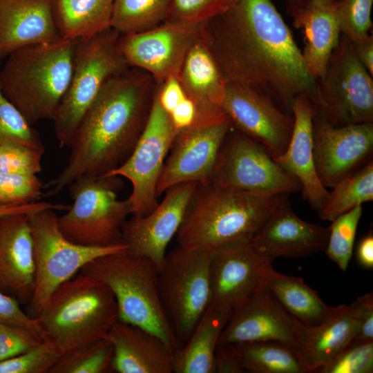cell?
I'll list each match as a JSON object with an SVG mask.
<instances>
[{"mask_svg": "<svg viewBox=\"0 0 373 373\" xmlns=\"http://www.w3.org/2000/svg\"><path fill=\"white\" fill-rule=\"evenodd\" d=\"M329 192L323 209V220L332 221L358 205L373 199V163L365 165L338 182Z\"/></svg>", "mask_w": 373, "mask_h": 373, "instance_id": "33", "label": "cell"}, {"mask_svg": "<svg viewBox=\"0 0 373 373\" xmlns=\"http://www.w3.org/2000/svg\"><path fill=\"white\" fill-rule=\"evenodd\" d=\"M330 1L334 0H286L287 12L294 18L315 4Z\"/></svg>", "mask_w": 373, "mask_h": 373, "instance_id": "52", "label": "cell"}, {"mask_svg": "<svg viewBox=\"0 0 373 373\" xmlns=\"http://www.w3.org/2000/svg\"><path fill=\"white\" fill-rule=\"evenodd\" d=\"M157 94L162 108L171 113L186 97L178 77H170L157 84Z\"/></svg>", "mask_w": 373, "mask_h": 373, "instance_id": "47", "label": "cell"}, {"mask_svg": "<svg viewBox=\"0 0 373 373\" xmlns=\"http://www.w3.org/2000/svg\"><path fill=\"white\" fill-rule=\"evenodd\" d=\"M77 40L30 46L6 57L1 90L31 125L54 119L70 82Z\"/></svg>", "mask_w": 373, "mask_h": 373, "instance_id": "5", "label": "cell"}, {"mask_svg": "<svg viewBox=\"0 0 373 373\" xmlns=\"http://www.w3.org/2000/svg\"><path fill=\"white\" fill-rule=\"evenodd\" d=\"M55 211L46 209L28 215L33 240L35 285L28 314L33 318L52 292L85 265L99 256L126 250L124 244L88 247L71 242L61 231Z\"/></svg>", "mask_w": 373, "mask_h": 373, "instance_id": "9", "label": "cell"}, {"mask_svg": "<svg viewBox=\"0 0 373 373\" xmlns=\"http://www.w3.org/2000/svg\"><path fill=\"white\" fill-rule=\"evenodd\" d=\"M352 305L357 310V326L352 341H373V293L357 298Z\"/></svg>", "mask_w": 373, "mask_h": 373, "instance_id": "46", "label": "cell"}, {"mask_svg": "<svg viewBox=\"0 0 373 373\" xmlns=\"http://www.w3.org/2000/svg\"><path fill=\"white\" fill-rule=\"evenodd\" d=\"M362 211V205H358L336 218L329 227V233L325 251L329 259L342 271L347 269L351 260Z\"/></svg>", "mask_w": 373, "mask_h": 373, "instance_id": "36", "label": "cell"}, {"mask_svg": "<svg viewBox=\"0 0 373 373\" xmlns=\"http://www.w3.org/2000/svg\"><path fill=\"white\" fill-rule=\"evenodd\" d=\"M231 128L227 117L218 123L193 125L179 131L157 182V196L178 184L210 182L220 149Z\"/></svg>", "mask_w": 373, "mask_h": 373, "instance_id": "15", "label": "cell"}, {"mask_svg": "<svg viewBox=\"0 0 373 373\" xmlns=\"http://www.w3.org/2000/svg\"><path fill=\"white\" fill-rule=\"evenodd\" d=\"M263 285L282 307L302 323L318 324L335 309L327 305L303 278L280 274L271 264L264 271Z\"/></svg>", "mask_w": 373, "mask_h": 373, "instance_id": "31", "label": "cell"}, {"mask_svg": "<svg viewBox=\"0 0 373 373\" xmlns=\"http://www.w3.org/2000/svg\"><path fill=\"white\" fill-rule=\"evenodd\" d=\"M4 142L45 151L38 132L5 97L0 88V143Z\"/></svg>", "mask_w": 373, "mask_h": 373, "instance_id": "37", "label": "cell"}, {"mask_svg": "<svg viewBox=\"0 0 373 373\" xmlns=\"http://www.w3.org/2000/svg\"><path fill=\"white\" fill-rule=\"evenodd\" d=\"M197 184H176L164 192V198L150 213L127 219L122 228L126 253L149 259L159 271L165 260L168 245L184 221Z\"/></svg>", "mask_w": 373, "mask_h": 373, "instance_id": "17", "label": "cell"}, {"mask_svg": "<svg viewBox=\"0 0 373 373\" xmlns=\"http://www.w3.org/2000/svg\"><path fill=\"white\" fill-rule=\"evenodd\" d=\"M352 42V41H351ZM354 52L369 73L373 75V37L372 35L352 42Z\"/></svg>", "mask_w": 373, "mask_h": 373, "instance_id": "50", "label": "cell"}, {"mask_svg": "<svg viewBox=\"0 0 373 373\" xmlns=\"http://www.w3.org/2000/svg\"><path fill=\"white\" fill-rule=\"evenodd\" d=\"M329 233V227L300 218L289 194L283 193L250 243L259 255L272 262L278 257H305L325 250Z\"/></svg>", "mask_w": 373, "mask_h": 373, "instance_id": "20", "label": "cell"}, {"mask_svg": "<svg viewBox=\"0 0 373 373\" xmlns=\"http://www.w3.org/2000/svg\"><path fill=\"white\" fill-rule=\"evenodd\" d=\"M221 188L266 195L301 190L260 143L233 127L220 149L210 182Z\"/></svg>", "mask_w": 373, "mask_h": 373, "instance_id": "12", "label": "cell"}, {"mask_svg": "<svg viewBox=\"0 0 373 373\" xmlns=\"http://www.w3.org/2000/svg\"><path fill=\"white\" fill-rule=\"evenodd\" d=\"M271 262L255 251L250 240L212 251L210 304L233 314L262 287L264 271Z\"/></svg>", "mask_w": 373, "mask_h": 373, "instance_id": "19", "label": "cell"}, {"mask_svg": "<svg viewBox=\"0 0 373 373\" xmlns=\"http://www.w3.org/2000/svg\"><path fill=\"white\" fill-rule=\"evenodd\" d=\"M113 347L108 338L59 355L49 373L113 372Z\"/></svg>", "mask_w": 373, "mask_h": 373, "instance_id": "35", "label": "cell"}, {"mask_svg": "<svg viewBox=\"0 0 373 373\" xmlns=\"http://www.w3.org/2000/svg\"><path fill=\"white\" fill-rule=\"evenodd\" d=\"M42 340L23 327L0 323V362L25 352Z\"/></svg>", "mask_w": 373, "mask_h": 373, "instance_id": "44", "label": "cell"}, {"mask_svg": "<svg viewBox=\"0 0 373 373\" xmlns=\"http://www.w3.org/2000/svg\"><path fill=\"white\" fill-rule=\"evenodd\" d=\"M278 195H266L198 183L184 221L176 234L178 247L213 251L251 240L277 203Z\"/></svg>", "mask_w": 373, "mask_h": 373, "instance_id": "3", "label": "cell"}, {"mask_svg": "<svg viewBox=\"0 0 373 373\" xmlns=\"http://www.w3.org/2000/svg\"><path fill=\"white\" fill-rule=\"evenodd\" d=\"M200 32L227 83L250 87L291 115L298 96L320 106L318 82L271 0H236Z\"/></svg>", "mask_w": 373, "mask_h": 373, "instance_id": "1", "label": "cell"}, {"mask_svg": "<svg viewBox=\"0 0 373 373\" xmlns=\"http://www.w3.org/2000/svg\"><path fill=\"white\" fill-rule=\"evenodd\" d=\"M157 84L133 67L111 79L79 122L66 166L46 185L45 196L61 192L82 175H104L129 157L148 121Z\"/></svg>", "mask_w": 373, "mask_h": 373, "instance_id": "2", "label": "cell"}, {"mask_svg": "<svg viewBox=\"0 0 373 373\" xmlns=\"http://www.w3.org/2000/svg\"><path fill=\"white\" fill-rule=\"evenodd\" d=\"M114 0H52L54 20L64 39L91 37L111 27Z\"/></svg>", "mask_w": 373, "mask_h": 373, "instance_id": "32", "label": "cell"}, {"mask_svg": "<svg viewBox=\"0 0 373 373\" xmlns=\"http://www.w3.org/2000/svg\"><path fill=\"white\" fill-rule=\"evenodd\" d=\"M232 315L209 304L186 341L173 353L174 373H216L215 355L219 338Z\"/></svg>", "mask_w": 373, "mask_h": 373, "instance_id": "30", "label": "cell"}, {"mask_svg": "<svg viewBox=\"0 0 373 373\" xmlns=\"http://www.w3.org/2000/svg\"><path fill=\"white\" fill-rule=\"evenodd\" d=\"M217 373H304L293 347L278 341L218 345Z\"/></svg>", "mask_w": 373, "mask_h": 373, "instance_id": "28", "label": "cell"}, {"mask_svg": "<svg viewBox=\"0 0 373 373\" xmlns=\"http://www.w3.org/2000/svg\"><path fill=\"white\" fill-rule=\"evenodd\" d=\"M337 1L315 4L293 18L294 27L303 30L305 47L302 56L309 73L316 80L325 73L341 35L336 13Z\"/></svg>", "mask_w": 373, "mask_h": 373, "instance_id": "29", "label": "cell"}, {"mask_svg": "<svg viewBox=\"0 0 373 373\" xmlns=\"http://www.w3.org/2000/svg\"><path fill=\"white\" fill-rule=\"evenodd\" d=\"M73 204L58 217L59 227L71 242L88 247L124 244L122 228L131 209L128 199L119 200V176L82 175L69 186Z\"/></svg>", "mask_w": 373, "mask_h": 373, "instance_id": "8", "label": "cell"}, {"mask_svg": "<svg viewBox=\"0 0 373 373\" xmlns=\"http://www.w3.org/2000/svg\"><path fill=\"white\" fill-rule=\"evenodd\" d=\"M178 78L186 96L195 105L197 118L193 125L215 124L227 117L222 108L227 82L200 30L186 52Z\"/></svg>", "mask_w": 373, "mask_h": 373, "instance_id": "22", "label": "cell"}, {"mask_svg": "<svg viewBox=\"0 0 373 373\" xmlns=\"http://www.w3.org/2000/svg\"><path fill=\"white\" fill-rule=\"evenodd\" d=\"M35 318L42 341L61 355L108 338L118 313L109 287L79 272L52 292Z\"/></svg>", "mask_w": 373, "mask_h": 373, "instance_id": "4", "label": "cell"}, {"mask_svg": "<svg viewBox=\"0 0 373 373\" xmlns=\"http://www.w3.org/2000/svg\"><path fill=\"white\" fill-rule=\"evenodd\" d=\"M61 38L52 0H0V60L17 50Z\"/></svg>", "mask_w": 373, "mask_h": 373, "instance_id": "26", "label": "cell"}, {"mask_svg": "<svg viewBox=\"0 0 373 373\" xmlns=\"http://www.w3.org/2000/svg\"><path fill=\"white\" fill-rule=\"evenodd\" d=\"M79 272L106 283L116 300L118 320L158 336L174 352L181 347L163 307L158 269L144 257L126 252L96 258Z\"/></svg>", "mask_w": 373, "mask_h": 373, "instance_id": "6", "label": "cell"}, {"mask_svg": "<svg viewBox=\"0 0 373 373\" xmlns=\"http://www.w3.org/2000/svg\"><path fill=\"white\" fill-rule=\"evenodd\" d=\"M178 132L160 104L156 88L148 121L132 153L119 166L104 175L124 177L131 183L127 199L133 216H146L157 206V182Z\"/></svg>", "mask_w": 373, "mask_h": 373, "instance_id": "13", "label": "cell"}, {"mask_svg": "<svg viewBox=\"0 0 373 373\" xmlns=\"http://www.w3.org/2000/svg\"><path fill=\"white\" fill-rule=\"evenodd\" d=\"M33 240L26 213L0 218V291L20 304L29 303L34 291Z\"/></svg>", "mask_w": 373, "mask_h": 373, "instance_id": "24", "label": "cell"}, {"mask_svg": "<svg viewBox=\"0 0 373 373\" xmlns=\"http://www.w3.org/2000/svg\"><path fill=\"white\" fill-rule=\"evenodd\" d=\"M295 318L263 285L234 311L222 332L218 345L278 341L293 347Z\"/></svg>", "mask_w": 373, "mask_h": 373, "instance_id": "21", "label": "cell"}, {"mask_svg": "<svg viewBox=\"0 0 373 373\" xmlns=\"http://www.w3.org/2000/svg\"><path fill=\"white\" fill-rule=\"evenodd\" d=\"M317 82L321 104L314 113L336 126L373 122L372 76L343 35Z\"/></svg>", "mask_w": 373, "mask_h": 373, "instance_id": "11", "label": "cell"}, {"mask_svg": "<svg viewBox=\"0 0 373 373\" xmlns=\"http://www.w3.org/2000/svg\"><path fill=\"white\" fill-rule=\"evenodd\" d=\"M373 0H338L336 13L341 32L350 41L370 35Z\"/></svg>", "mask_w": 373, "mask_h": 373, "instance_id": "39", "label": "cell"}, {"mask_svg": "<svg viewBox=\"0 0 373 373\" xmlns=\"http://www.w3.org/2000/svg\"><path fill=\"white\" fill-rule=\"evenodd\" d=\"M356 257L359 264L365 268L373 267V234L372 230L359 242Z\"/></svg>", "mask_w": 373, "mask_h": 373, "instance_id": "51", "label": "cell"}, {"mask_svg": "<svg viewBox=\"0 0 373 373\" xmlns=\"http://www.w3.org/2000/svg\"><path fill=\"white\" fill-rule=\"evenodd\" d=\"M59 354L41 341L30 350L0 362V373H49Z\"/></svg>", "mask_w": 373, "mask_h": 373, "instance_id": "43", "label": "cell"}, {"mask_svg": "<svg viewBox=\"0 0 373 373\" xmlns=\"http://www.w3.org/2000/svg\"><path fill=\"white\" fill-rule=\"evenodd\" d=\"M43 182L37 175L1 174L0 204H24L43 195Z\"/></svg>", "mask_w": 373, "mask_h": 373, "instance_id": "41", "label": "cell"}, {"mask_svg": "<svg viewBox=\"0 0 373 373\" xmlns=\"http://www.w3.org/2000/svg\"><path fill=\"white\" fill-rule=\"evenodd\" d=\"M357 310L342 304L316 325L302 323L295 318L293 348L304 373H318L349 343L356 334Z\"/></svg>", "mask_w": 373, "mask_h": 373, "instance_id": "23", "label": "cell"}, {"mask_svg": "<svg viewBox=\"0 0 373 373\" xmlns=\"http://www.w3.org/2000/svg\"><path fill=\"white\" fill-rule=\"evenodd\" d=\"M108 338L113 347V372H173L174 352L154 334L118 320Z\"/></svg>", "mask_w": 373, "mask_h": 373, "instance_id": "27", "label": "cell"}, {"mask_svg": "<svg viewBox=\"0 0 373 373\" xmlns=\"http://www.w3.org/2000/svg\"><path fill=\"white\" fill-rule=\"evenodd\" d=\"M44 151L23 144L4 142L0 143L1 174H32L41 171Z\"/></svg>", "mask_w": 373, "mask_h": 373, "instance_id": "42", "label": "cell"}, {"mask_svg": "<svg viewBox=\"0 0 373 373\" xmlns=\"http://www.w3.org/2000/svg\"><path fill=\"white\" fill-rule=\"evenodd\" d=\"M201 25L163 22L145 31L121 35L120 47L130 67L147 72L160 84L178 77Z\"/></svg>", "mask_w": 373, "mask_h": 373, "instance_id": "18", "label": "cell"}, {"mask_svg": "<svg viewBox=\"0 0 373 373\" xmlns=\"http://www.w3.org/2000/svg\"><path fill=\"white\" fill-rule=\"evenodd\" d=\"M236 0H171L164 22L200 25L227 12Z\"/></svg>", "mask_w": 373, "mask_h": 373, "instance_id": "38", "label": "cell"}, {"mask_svg": "<svg viewBox=\"0 0 373 373\" xmlns=\"http://www.w3.org/2000/svg\"><path fill=\"white\" fill-rule=\"evenodd\" d=\"M372 150V122L336 126L314 113V159L325 187H334L367 163Z\"/></svg>", "mask_w": 373, "mask_h": 373, "instance_id": "16", "label": "cell"}, {"mask_svg": "<svg viewBox=\"0 0 373 373\" xmlns=\"http://www.w3.org/2000/svg\"><path fill=\"white\" fill-rule=\"evenodd\" d=\"M120 35L110 27L77 40L70 82L52 120L59 148L69 147L83 116L106 83L130 68Z\"/></svg>", "mask_w": 373, "mask_h": 373, "instance_id": "7", "label": "cell"}, {"mask_svg": "<svg viewBox=\"0 0 373 373\" xmlns=\"http://www.w3.org/2000/svg\"><path fill=\"white\" fill-rule=\"evenodd\" d=\"M211 253L177 247L158 271L161 301L181 346L211 303Z\"/></svg>", "mask_w": 373, "mask_h": 373, "instance_id": "10", "label": "cell"}, {"mask_svg": "<svg viewBox=\"0 0 373 373\" xmlns=\"http://www.w3.org/2000/svg\"><path fill=\"white\" fill-rule=\"evenodd\" d=\"M0 323L23 327L40 337L39 329L36 319L25 313L20 307V303L15 298L1 291Z\"/></svg>", "mask_w": 373, "mask_h": 373, "instance_id": "45", "label": "cell"}, {"mask_svg": "<svg viewBox=\"0 0 373 373\" xmlns=\"http://www.w3.org/2000/svg\"><path fill=\"white\" fill-rule=\"evenodd\" d=\"M175 128L179 131L193 126L197 118V109L187 96L169 114Z\"/></svg>", "mask_w": 373, "mask_h": 373, "instance_id": "48", "label": "cell"}, {"mask_svg": "<svg viewBox=\"0 0 373 373\" xmlns=\"http://www.w3.org/2000/svg\"><path fill=\"white\" fill-rule=\"evenodd\" d=\"M373 341H352L318 373H372Z\"/></svg>", "mask_w": 373, "mask_h": 373, "instance_id": "40", "label": "cell"}, {"mask_svg": "<svg viewBox=\"0 0 373 373\" xmlns=\"http://www.w3.org/2000/svg\"><path fill=\"white\" fill-rule=\"evenodd\" d=\"M222 108L233 128L263 145L273 159L284 153L294 117L267 96L242 84L227 83Z\"/></svg>", "mask_w": 373, "mask_h": 373, "instance_id": "14", "label": "cell"}, {"mask_svg": "<svg viewBox=\"0 0 373 373\" xmlns=\"http://www.w3.org/2000/svg\"><path fill=\"white\" fill-rule=\"evenodd\" d=\"M68 206L61 204H54L50 202H34L24 204H0V218L7 215L32 213L46 209L66 210Z\"/></svg>", "mask_w": 373, "mask_h": 373, "instance_id": "49", "label": "cell"}, {"mask_svg": "<svg viewBox=\"0 0 373 373\" xmlns=\"http://www.w3.org/2000/svg\"><path fill=\"white\" fill-rule=\"evenodd\" d=\"M294 117L292 135L283 154L274 159L301 184V193L312 209L319 212L329 191L321 183L313 153V117L314 106L305 96H298L291 106Z\"/></svg>", "mask_w": 373, "mask_h": 373, "instance_id": "25", "label": "cell"}, {"mask_svg": "<svg viewBox=\"0 0 373 373\" xmlns=\"http://www.w3.org/2000/svg\"><path fill=\"white\" fill-rule=\"evenodd\" d=\"M171 0H114L111 27L120 35L145 31L162 23Z\"/></svg>", "mask_w": 373, "mask_h": 373, "instance_id": "34", "label": "cell"}]
</instances>
